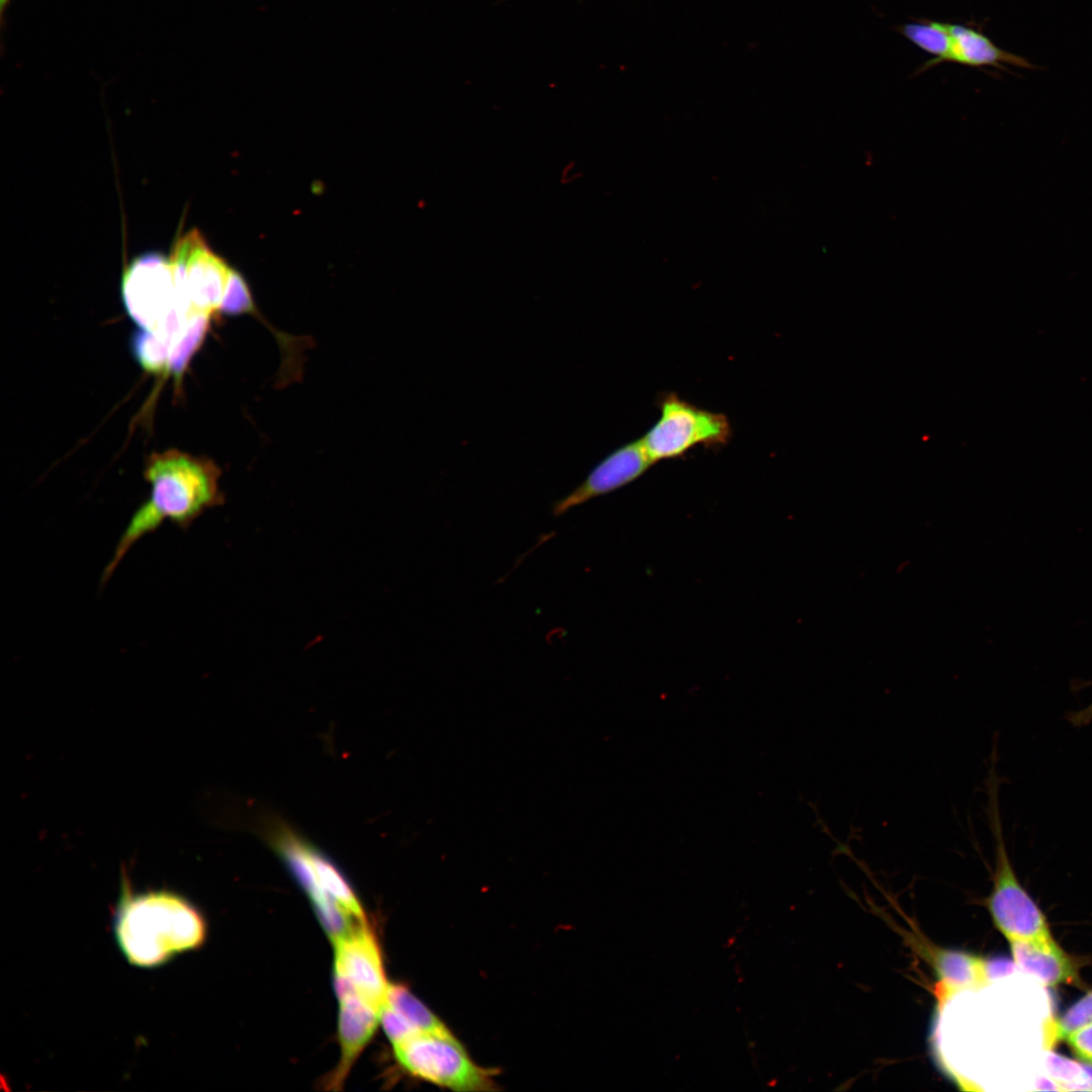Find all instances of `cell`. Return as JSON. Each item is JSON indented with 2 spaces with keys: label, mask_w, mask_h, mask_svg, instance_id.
I'll use <instances>...</instances> for the list:
<instances>
[{
  "label": "cell",
  "mask_w": 1092,
  "mask_h": 1092,
  "mask_svg": "<svg viewBox=\"0 0 1092 1092\" xmlns=\"http://www.w3.org/2000/svg\"><path fill=\"white\" fill-rule=\"evenodd\" d=\"M150 496L132 514L113 555L104 568L101 583L112 576L132 546L170 522L187 530L206 511L222 504L218 470L209 462L179 451L154 454L145 468Z\"/></svg>",
  "instance_id": "cell-1"
},
{
  "label": "cell",
  "mask_w": 1092,
  "mask_h": 1092,
  "mask_svg": "<svg viewBox=\"0 0 1092 1092\" xmlns=\"http://www.w3.org/2000/svg\"><path fill=\"white\" fill-rule=\"evenodd\" d=\"M113 928L124 957L143 968L200 947L207 933L200 911L186 898L164 890L132 894L123 888Z\"/></svg>",
  "instance_id": "cell-2"
},
{
  "label": "cell",
  "mask_w": 1092,
  "mask_h": 1092,
  "mask_svg": "<svg viewBox=\"0 0 1092 1092\" xmlns=\"http://www.w3.org/2000/svg\"><path fill=\"white\" fill-rule=\"evenodd\" d=\"M269 840L306 892L332 941L367 921L348 880L323 851L282 824L271 829Z\"/></svg>",
  "instance_id": "cell-3"
},
{
  "label": "cell",
  "mask_w": 1092,
  "mask_h": 1092,
  "mask_svg": "<svg viewBox=\"0 0 1092 1092\" xmlns=\"http://www.w3.org/2000/svg\"><path fill=\"white\" fill-rule=\"evenodd\" d=\"M121 295L142 329L172 343L194 312L177 290L169 258L156 252L139 256L124 269Z\"/></svg>",
  "instance_id": "cell-4"
},
{
  "label": "cell",
  "mask_w": 1092,
  "mask_h": 1092,
  "mask_svg": "<svg viewBox=\"0 0 1092 1092\" xmlns=\"http://www.w3.org/2000/svg\"><path fill=\"white\" fill-rule=\"evenodd\" d=\"M397 1064L412 1077L454 1091L495 1090L492 1069L477 1065L453 1034L418 1033L393 1045Z\"/></svg>",
  "instance_id": "cell-5"
},
{
  "label": "cell",
  "mask_w": 1092,
  "mask_h": 1092,
  "mask_svg": "<svg viewBox=\"0 0 1092 1092\" xmlns=\"http://www.w3.org/2000/svg\"><path fill=\"white\" fill-rule=\"evenodd\" d=\"M660 417L640 439L653 463L677 458L698 445H725L732 436L728 418L699 407L674 392H666L657 402Z\"/></svg>",
  "instance_id": "cell-6"
},
{
  "label": "cell",
  "mask_w": 1092,
  "mask_h": 1092,
  "mask_svg": "<svg viewBox=\"0 0 1092 1092\" xmlns=\"http://www.w3.org/2000/svg\"><path fill=\"white\" fill-rule=\"evenodd\" d=\"M180 296L194 311L210 314L218 310L231 269L213 253L197 230L175 243L169 257Z\"/></svg>",
  "instance_id": "cell-7"
},
{
  "label": "cell",
  "mask_w": 1092,
  "mask_h": 1092,
  "mask_svg": "<svg viewBox=\"0 0 1092 1092\" xmlns=\"http://www.w3.org/2000/svg\"><path fill=\"white\" fill-rule=\"evenodd\" d=\"M337 996L355 994L381 1009L389 983L378 940L368 922L333 941Z\"/></svg>",
  "instance_id": "cell-8"
},
{
  "label": "cell",
  "mask_w": 1092,
  "mask_h": 1092,
  "mask_svg": "<svg viewBox=\"0 0 1092 1092\" xmlns=\"http://www.w3.org/2000/svg\"><path fill=\"white\" fill-rule=\"evenodd\" d=\"M652 464L640 439L617 448L598 463L575 488L552 505V515L560 517L590 499L633 482Z\"/></svg>",
  "instance_id": "cell-9"
},
{
  "label": "cell",
  "mask_w": 1092,
  "mask_h": 1092,
  "mask_svg": "<svg viewBox=\"0 0 1092 1092\" xmlns=\"http://www.w3.org/2000/svg\"><path fill=\"white\" fill-rule=\"evenodd\" d=\"M340 1002L338 1031L340 1061L329 1076V1089L339 1090L352 1067L372 1038L379 1023L380 1010L355 994L338 996Z\"/></svg>",
  "instance_id": "cell-10"
},
{
  "label": "cell",
  "mask_w": 1092,
  "mask_h": 1092,
  "mask_svg": "<svg viewBox=\"0 0 1092 1092\" xmlns=\"http://www.w3.org/2000/svg\"><path fill=\"white\" fill-rule=\"evenodd\" d=\"M1015 967L1033 976L1046 987L1079 981L1076 964L1059 945L1052 932L1041 936L1009 941Z\"/></svg>",
  "instance_id": "cell-11"
},
{
  "label": "cell",
  "mask_w": 1092,
  "mask_h": 1092,
  "mask_svg": "<svg viewBox=\"0 0 1092 1092\" xmlns=\"http://www.w3.org/2000/svg\"><path fill=\"white\" fill-rule=\"evenodd\" d=\"M920 952L937 979V994L944 999L958 992L980 990L990 984L986 959L961 949L919 943Z\"/></svg>",
  "instance_id": "cell-12"
},
{
  "label": "cell",
  "mask_w": 1092,
  "mask_h": 1092,
  "mask_svg": "<svg viewBox=\"0 0 1092 1092\" xmlns=\"http://www.w3.org/2000/svg\"><path fill=\"white\" fill-rule=\"evenodd\" d=\"M949 46L944 58L939 62L956 63L967 67H992L1008 71L1006 66L1034 69L1028 60L996 46L979 26L971 24L948 23Z\"/></svg>",
  "instance_id": "cell-13"
},
{
  "label": "cell",
  "mask_w": 1092,
  "mask_h": 1092,
  "mask_svg": "<svg viewBox=\"0 0 1092 1092\" xmlns=\"http://www.w3.org/2000/svg\"><path fill=\"white\" fill-rule=\"evenodd\" d=\"M894 29L914 46L934 58L922 64L914 76L939 65L949 46L948 22L918 18L914 22L897 25Z\"/></svg>",
  "instance_id": "cell-14"
},
{
  "label": "cell",
  "mask_w": 1092,
  "mask_h": 1092,
  "mask_svg": "<svg viewBox=\"0 0 1092 1092\" xmlns=\"http://www.w3.org/2000/svg\"><path fill=\"white\" fill-rule=\"evenodd\" d=\"M384 1003L402 1016L419 1033L452 1034L445 1023L404 985L389 983Z\"/></svg>",
  "instance_id": "cell-15"
},
{
  "label": "cell",
  "mask_w": 1092,
  "mask_h": 1092,
  "mask_svg": "<svg viewBox=\"0 0 1092 1092\" xmlns=\"http://www.w3.org/2000/svg\"><path fill=\"white\" fill-rule=\"evenodd\" d=\"M210 314L194 311L175 338L166 372L179 379L208 330Z\"/></svg>",
  "instance_id": "cell-16"
},
{
  "label": "cell",
  "mask_w": 1092,
  "mask_h": 1092,
  "mask_svg": "<svg viewBox=\"0 0 1092 1092\" xmlns=\"http://www.w3.org/2000/svg\"><path fill=\"white\" fill-rule=\"evenodd\" d=\"M1090 1023H1092V989L1061 1015L1044 1021L1043 1046L1051 1050L1072 1032Z\"/></svg>",
  "instance_id": "cell-17"
},
{
  "label": "cell",
  "mask_w": 1092,
  "mask_h": 1092,
  "mask_svg": "<svg viewBox=\"0 0 1092 1092\" xmlns=\"http://www.w3.org/2000/svg\"><path fill=\"white\" fill-rule=\"evenodd\" d=\"M138 362L149 372L167 370L172 344L153 332L142 329L134 334L131 342Z\"/></svg>",
  "instance_id": "cell-18"
},
{
  "label": "cell",
  "mask_w": 1092,
  "mask_h": 1092,
  "mask_svg": "<svg viewBox=\"0 0 1092 1092\" xmlns=\"http://www.w3.org/2000/svg\"><path fill=\"white\" fill-rule=\"evenodd\" d=\"M250 288L245 278L231 269L228 286L218 310L230 315L252 314L256 310Z\"/></svg>",
  "instance_id": "cell-19"
},
{
  "label": "cell",
  "mask_w": 1092,
  "mask_h": 1092,
  "mask_svg": "<svg viewBox=\"0 0 1092 1092\" xmlns=\"http://www.w3.org/2000/svg\"><path fill=\"white\" fill-rule=\"evenodd\" d=\"M1045 1066L1050 1077L1055 1081L1059 1090L1074 1091L1083 1076L1085 1063L1069 1059L1052 1051L1046 1055Z\"/></svg>",
  "instance_id": "cell-20"
},
{
  "label": "cell",
  "mask_w": 1092,
  "mask_h": 1092,
  "mask_svg": "<svg viewBox=\"0 0 1092 1092\" xmlns=\"http://www.w3.org/2000/svg\"><path fill=\"white\" fill-rule=\"evenodd\" d=\"M379 1022L392 1045L418 1034L413 1026L395 1010L384 1003L380 1009Z\"/></svg>",
  "instance_id": "cell-21"
},
{
  "label": "cell",
  "mask_w": 1092,
  "mask_h": 1092,
  "mask_svg": "<svg viewBox=\"0 0 1092 1092\" xmlns=\"http://www.w3.org/2000/svg\"><path fill=\"white\" fill-rule=\"evenodd\" d=\"M1065 1040L1075 1057L1092 1064V1023L1072 1032Z\"/></svg>",
  "instance_id": "cell-22"
},
{
  "label": "cell",
  "mask_w": 1092,
  "mask_h": 1092,
  "mask_svg": "<svg viewBox=\"0 0 1092 1092\" xmlns=\"http://www.w3.org/2000/svg\"><path fill=\"white\" fill-rule=\"evenodd\" d=\"M1092 685V680L1082 682L1080 688ZM1067 721L1074 727L1081 728L1089 725L1092 722V702L1085 708L1078 711L1068 712L1066 715Z\"/></svg>",
  "instance_id": "cell-23"
},
{
  "label": "cell",
  "mask_w": 1092,
  "mask_h": 1092,
  "mask_svg": "<svg viewBox=\"0 0 1092 1092\" xmlns=\"http://www.w3.org/2000/svg\"><path fill=\"white\" fill-rule=\"evenodd\" d=\"M1015 964L1005 959L1000 960H986V972L989 981L996 977L1008 975L1012 972Z\"/></svg>",
  "instance_id": "cell-24"
},
{
  "label": "cell",
  "mask_w": 1092,
  "mask_h": 1092,
  "mask_svg": "<svg viewBox=\"0 0 1092 1092\" xmlns=\"http://www.w3.org/2000/svg\"><path fill=\"white\" fill-rule=\"evenodd\" d=\"M10 1L11 0H0V11H1L2 17L4 15V10L6 9V7L8 6Z\"/></svg>",
  "instance_id": "cell-25"
}]
</instances>
